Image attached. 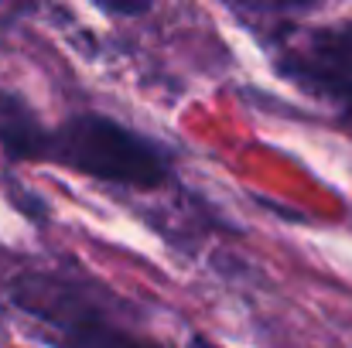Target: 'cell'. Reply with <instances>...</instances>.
<instances>
[{"instance_id":"obj_1","label":"cell","mask_w":352,"mask_h":348,"mask_svg":"<svg viewBox=\"0 0 352 348\" xmlns=\"http://www.w3.org/2000/svg\"><path fill=\"white\" fill-rule=\"evenodd\" d=\"M41 161L144 192L161 188L171 178V157L161 143L100 113H79L58 130H45Z\"/></svg>"},{"instance_id":"obj_2","label":"cell","mask_w":352,"mask_h":348,"mask_svg":"<svg viewBox=\"0 0 352 348\" xmlns=\"http://www.w3.org/2000/svg\"><path fill=\"white\" fill-rule=\"evenodd\" d=\"M14 304L45 328L52 348H161L157 342L117 325L82 290L58 277L24 273L10 283Z\"/></svg>"},{"instance_id":"obj_3","label":"cell","mask_w":352,"mask_h":348,"mask_svg":"<svg viewBox=\"0 0 352 348\" xmlns=\"http://www.w3.org/2000/svg\"><path fill=\"white\" fill-rule=\"evenodd\" d=\"M280 72L298 86L352 110V24H329L311 31L308 45L280 62Z\"/></svg>"},{"instance_id":"obj_4","label":"cell","mask_w":352,"mask_h":348,"mask_svg":"<svg viewBox=\"0 0 352 348\" xmlns=\"http://www.w3.org/2000/svg\"><path fill=\"white\" fill-rule=\"evenodd\" d=\"M107 14H123V17H130V14H144V10H151V3H100Z\"/></svg>"}]
</instances>
